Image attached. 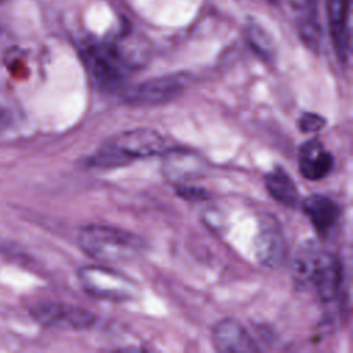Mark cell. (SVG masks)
<instances>
[{"mask_svg": "<svg viewBox=\"0 0 353 353\" xmlns=\"http://www.w3.org/2000/svg\"><path fill=\"white\" fill-rule=\"evenodd\" d=\"M165 149V139L157 131L137 128L109 138L91 154L87 164L94 168L124 167L137 160L161 154Z\"/></svg>", "mask_w": 353, "mask_h": 353, "instance_id": "obj_1", "label": "cell"}, {"mask_svg": "<svg viewBox=\"0 0 353 353\" xmlns=\"http://www.w3.org/2000/svg\"><path fill=\"white\" fill-rule=\"evenodd\" d=\"M77 241L88 256L106 265L137 259L145 250V241L139 236L106 225L81 228Z\"/></svg>", "mask_w": 353, "mask_h": 353, "instance_id": "obj_2", "label": "cell"}, {"mask_svg": "<svg viewBox=\"0 0 353 353\" xmlns=\"http://www.w3.org/2000/svg\"><path fill=\"white\" fill-rule=\"evenodd\" d=\"M81 54L88 73L99 88L116 91L123 87L130 66L113 43H88Z\"/></svg>", "mask_w": 353, "mask_h": 353, "instance_id": "obj_3", "label": "cell"}, {"mask_svg": "<svg viewBox=\"0 0 353 353\" xmlns=\"http://www.w3.org/2000/svg\"><path fill=\"white\" fill-rule=\"evenodd\" d=\"M77 277L85 292L101 299L125 301L138 294L137 283L110 266H85Z\"/></svg>", "mask_w": 353, "mask_h": 353, "instance_id": "obj_4", "label": "cell"}, {"mask_svg": "<svg viewBox=\"0 0 353 353\" xmlns=\"http://www.w3.org/2000/svg\"><path fill=\"white\" fill-rule=\"evenodd\" d=\"M30 314L39 324L59 330H87L97 321L92 312L62 302L39 303L30 309Z\"/></svg>", "mask_w": 353, "mask_h": 353, "instance_id": "obj_5", "label": "cell"}, {"mask_svg": "<svg viewBox=\"0 0 353 353\" xmlns=\"http://www.w3.org/2000/svg\"><path fill=\"white\" fill-rule=\"evenodd\" d=\"M188 84L185 74H168L139 83L124 94V101L132 106H156L178 98Z\"/></svg>", "mask_w": 353, "mask_h": 353, "instance_id": "obj_6", "label": "cell"}, {"mask_svg": "<svg viewBox=\"0 0 353 353\" xmlns=\"http://www.w3.org/2000/svg\"><path fill=\"white\" fill-rule=\"evenodd\" d=\"M254 250L258 262L265 268L276 269L284 263L287 241L283 228L274 216L265 215L261 218Z\"/></svg>", "mask_w": 353, "mask_h": 353, "instance_id": "obj_7", "label": "cell"}, {"mask_svg": "<svg viewBox=\"0 0 353 353\" xmlns=\"http://www.w3.org/2000/svg\"><path fill=\"white\" fill-rule=\"evenodd\" d=\"M161 156V171L175 186L186 185L205 174L207 161L199 153L179 148H167Z\"/></svg>", "mask_w": 353, "mask_h": 353, "instance_id": "obj_8", "label": "cell"}, {"mask_svg": "<svg viewBox=\"0 0 353 353\" xmlns=\"http://www.w3.org/2000/svg\"><path fill=\"white\" fill-rule=\"evenodd\" d=\"M341 285L342 265L339 259L331 252L321 250L310 274L309 288L314 290L320 301L331 302L339 295Z\"/></svg>", "mask_w": 353, "mask_h": 353, "instance_id": "obj_9", "label": "cell"}, {"mask_svg": "<svg viewBox=\"0 0 353 353\" xmlns=\"http://www.w3.org/2000/svg\"><path fill=\"white\" fill-rule=\"evenodd\" d=\"M327 19L334 51L341 63H346L350 51V0H325Z\"/></svg>", "mask_w": 353, "mask_h": 353, "instance_id": "obj_10", "label": "cell"}, {"mask_svg": "<svg viewBox=\"0 0 353 353\" xmlns=\"http://www.w3.org/2000/svg\"><path fill=\"white\" fill-rule=\"evenodd\" d=\"M211 339L214 347L222 353H254L259 350L250 332L233 319L218 321L212 328Z\"/></svg>", "mask_w": 353, "mask_h": 353, "instance_id": "obj_11", "label": "cell"}, {"mask_svg": "<svg viewBox=\"0 0 353 353\" xmlns=\"http://www.w3.org/2000/svg\"><path fill=\"white\" fill-rule=\"evenodd\" d=\"M299 172L305 179L319 181L327 176L334 167V156L317 139L306 141L298 154Z\"/></svg>", "mask_w": 353, "mask_h": 353, "instance_id": "obj_12", "label": "cell"}, {"mask_svg": "<svg viewBox=\"0 0 353 353\" xmlns=\"http://www.w3.org/2000/svg\"><path fill=\"white\" fill-rule=\"evenodd\" d=\"M302 210L320 237H327L338 223L341 210L330 197L312 194L302 203Z\"/></svg>", "mask_w": 353, "mask_h": 353, "instance_id": "obj_13", "label": "cell"}, {"mask_svg": "<svg viewBox=\"0 0 353 353\" xmlns=\"http://www.w3.org/2000/svg\"><path fill=\"white\" fill-rule=\"evenodd\" d=\"M280 1V0H279ZM294 15L301 40L310 50L316 51L321 40V29L316 15L314 0H281Z\"/></svg>", "mask_w": 353, "mask_h": 353, "instance_id": "obj_14", "label": "cell"}, {"mask_svg": "<svg viewBox=\"0 0 353 353\" xmlns=\"http://www.w3.org/2000/svg\"><path fill=\"white\" fill-rule=\"evenodd\" d=\"M265 186L269 194L285 207L295 208L299 204V192L292 178L281 167H274L265 175Z\"/></svg>", "mask_w": 353, "mask_h": 353, "instance_id": "obj_15", "label": "cell"}, {"mask_svg": "<svg viewBox=\"0 0 353 353\" xmlns=\"http://www.w3.org/2000/svg\"><path fill=\"white\" fill-rule=\"evenodd\" d=\"M320 251V245L313 241H306L296 251L292 262V277L299 288H309L310 274Z\"/></svg>", "mask_w": 353, "mask_h": 353, "instance_id": "obj_16", "label": "cell"}, {"mask_svg": "<svg viewBox=\"0 0 353 353\" xmlns=\"http://www.w3.org/2000/svg\"><path fill=\"white\" fill-rule=\"evenodd\" d=\"M245 37L250 43V46L262 57L268 58L273 54V44L270 40V36L268 32L255 21H250L244 26Z\"/></svg>", "mask_w": 353, "mask_h": 353, "instance_id": "obj_17", "label": "cell"}, {"mask_svg": "<svg viewBox=\"0 0 353 353\" xmlns=\"http://www.w3.org/2000/svg\"><path fill=\"white\" fill-rule=\"evenodd\" d=\"M325 125V119L317 113H302L298 120V127L303 132H316Z\"/></svg>", "mask_w": 353, "mask_h": 353, "instance_id": "obj_18", "label": "cell"}, {"mask_svg": "<svg viewBox=\"0 0 353 353\" xmlns=\"http://www.w3.org/2000/svg\"><path fill=\"white\" fill-rule=\"evenodd\" d=\"M176 188V192L179 196L185 197V199H189V200H201L207 196V193L204 190H200V189H196L193 186H186V185H178L175 186Z\"/></svg>", "mask_w": 353, "mask_h": 353, "instance_id": "obj_19", "label": "cell"}, {"mask_svg": "<svg viewBox=\"0 0 353 353\" xmlns=\"http://www.w3.org/2000/svg\"><path fill=\"white\" fill-rule=\"evenodd\" d=\"M10 123V116L6 110H0V128L6 127Z\"/></svg>", "mask_w": 353, "mask_h": 353, "instance_id": "obj_20", "label": "cell"}, {"mask_svg": "<svg viewBox=\"0 0 353 353\" xmlns=\"http://www.w3.org/2000/svg\"><path fill=\"white\" fill-rule=\"evenodd\" d=\"M266 1H269V3H277L279 0H266Z\"/></svg>", "mask_w": 353, "mask_h": 353, "instance_id": "obj_21", "label": "cell"}]
</instances>
